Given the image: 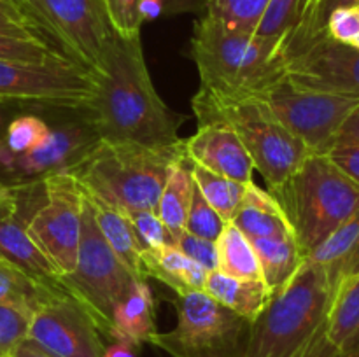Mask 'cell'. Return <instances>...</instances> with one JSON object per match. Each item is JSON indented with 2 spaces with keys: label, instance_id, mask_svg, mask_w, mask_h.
<instances>
[{
  "label": "cell",
  "instance_id": "d6a6232c",
  "mask_svg": "<svg viewBox=\"0 0 359 357\" xmlns=\"http://www.w3.org/2000/svg\"><path fill=\"white\" fill-rule=\"evenodd\" d=\"M305 0H270L255 34L283 41L297 27Z\"/></svg>",
  "mask_w": 359,
  "mask_h": 357
},
{
  "label": "cell",
  "instance_id": "2e32d148",
  "mask_svg": "<svg viewBox=\"0 0 359 357\" xmlns=\"http://www.w3.org/2000/svg\"><path fill=\"white\" fill-rule=\"evenodd\" d=\"M182 146L186 160L191 163L241 184L252 182L255 164L244 144L230 126L223 122L198 125V130L186 139Z\"/></svg>",
  "mask_w": 359,
  "mask_h": 357
},
{
  "label": "cell",
  "instance_id": "5b68a950",
  "mask_svg": "<svg viewBox=\"0 0 359 357\" xmlns=\"http://www.w3.org/2000/svg\"><path fill=\"white\" fill-rule=\"evenodd\" d=\"M269 192L283 209L304 258L359 210V186L326 154L312 153Z\"/></svg>",
  "mask_w": 359,
  "mask_h": 357
},
{
  "label": "cell",
  "instance_id": "7bdbcfd3",
  "mask_svg": "<svg viewBox=\"0 0 359 357\" xmlns=\"http://www.w3.org/2000/svg\"><path fill=\"white\" fill-rule=\"evenodd\" d=\"M337 144H359V105L344 121L333 146Z\"/></svg>",
  "mask_w": 359,
  "mask_h": 357
},
{
  "label": "cell",
  "instance_id": "3957f363",
  "mask_svg": "<svg viewBox=\"0 0 359 357\" xmlns=\"http://www.w3.org/2000/svg\"><path fill=\"white\" fill-rule=\"evenodd\" d=\"M184 140L154 149L133 142H98L76 161L69 174L88 195L123 210H154L170 167L184 158Z\"/></svg>",
  "mask_w": 359,
  "mask_h": 357
},
{
  "label": "cell",
  "instance_id": "4fadbf2b",
  "mask_svg": "<svg viewBox=\"0 0 359 357\" xmlns=\"http://www.w3.org/2000/svg\"><path fill=\"white\" fill-rule=\"evenodd\" d=\"M28 340L55 357H104L105 343L90 314L63 289L35 308Z\"/></svg>",
  "mask_w": 359,
  "mask_h": 357
},
{
  "label": "cell",
  "instance_id": "9c48e42d",
  "mask_svg": "<svg viewBox=\"0 0 359 357\" xmlns=\"http://www.w3.org/2000/svg\"><path fill=\"white\" fill-rule=\"evenodd\" d=\"M37 111L48 121V136L37 147L18 156L0 140V184L42 181L48 175L67 172L100 139L86 108L37 107Z\"/></svg>",
  "mask_w": 359,
  "mask_h": 357
},
{
  "label": "cell",
  "instance_id": "f546056e",
  "mask_svg": "<svg viewBox=\"0 0 359 357\" xmlns=\"http://www.w3.org/2000/svg\"><path fill=\"white\" fill-rule=\"evenodd\" d=\"M191 177L195 182L196 189L200 195L205 198V202L223 217L224 220H231V217L237 212L238 205H241L242 198H244L245 186L237 181L223 177L219 174L207 170V168L200 167V164L191 163Z\"/></svg>",
  "mask_w": 359,
  "mask_h": 357
},
{
  "label": "cell",
  "instance_id": "603a6c76",
  "mask_svg": "<svg viewBox=\"0 0 359 357\" xmlns=\"http://www.w3.org/2000/svg\"><path fill=\"white\" fill-rule=\"evenodd\" d=\"M203 293L248 321H255L273 296L263 280L238 279L214 270L207 273Z\"/></svg>",
  "mask_w": 359,
  "mask_h": 357
},
{
  "label": "cell",
  "instance_id": "cb8c5ba5",
  "mask_svg": "<svg viewBox=\"0 0 359 357\" xmlns=\"http://www.w3.org/2000/svg\"><path fill=\"white\" fill-rule=\"evenodd\" d=\"M312 261L325 266L333 290L346 276L359 270V210L344 223L332 237L323 241L312 254L307 255Z\"/></svg>",
  "mask_w": 359,
  "mask_h": 357
},
{
  "label": "cell",
  "instance_id": "30bf717a",
  "mask_svg": "<svg viewBox=\"0 0 359 357\" xmlns=\"http://www.w3.org/2000/svg\"><path fill=\"white\" fill-rule=\"evenodd\" d=\"M249 94L265 104L316 154H326L332 149L344 121L359 105V98L302 90L287 83L286 77Z\"/></svg>",
  "mask_w": 359,
  "mask_h": 357
},
{
  "label": "cell",
  "instance_id": "f1b7e54d",
  "mask_svg": "<svg viewBox=\"0 0 359 357\" xmlns=\"http://www.w3.org/2000/svg\"><path fill=\"white\" fill-rule=\"evenodd\" d=\"M58 289L62 287L56 280L42 282L25 273L13 262L0 259V303L16 304L35 312L42 301L48 300Z\"/></svg>",
  "mask_w": 359,
  "mask_h": 357
},
{
  "label": "cell",
  "instance_id": "8d00e7d4",
  "mask_svg": "<svg viewBox=\"0 0 359 357\" xmlns=\"http://www.w3.org/2000/svg\"><path fill=\"white\" fill-rule=\"evenodd\" d=\"M135 230L137 238L144 248H158L163 245H175L174 238L168 233L154 210H125Z\"/></svg>",
  "mask_w": 359,
  "mask_h": 357
},
{
  "label": "cell",
  "instance_id": "8992f818",
  "mask_svg": "<svg viewBox=\"0 0 359 357\" xmlns=\"http://www.w3.org/2000/svg\"><path fill=\"white\" fill-rule=\"evenodd\" d=\"M191 107L198 125L223 122L237 133L269 189L290 177L312 154L265 104L251 94L216 93L200 88Z\"/></svg>",
  "mask_w": 359,
  "mask_h": 357
},
{
  "label": "cell",
  "instance_id": "ab89813d",
  "mask_svg": "<svg viewBox=\"0 0 359 357\" xmlns=\"http://www.w3.org/2000/svg\"><path fill=\"white\" fill-rule=\"evenodd\" d=\"M175 245H177L191 261H195L196 265L202 266L207 273L217 270L216 241L195 237V234L191 233H184L177 241H175Z\"/></svg>",
  "mask_w": 359,
  "mask_h": 357
},
{
  "label": "cell",
  "instance_id": "60d3db41",
  "mask_svg": "<svg viewBox=\"0 0 359 357\" xmlns=\"http://www.w3.org/2000/svg\"><path fill=\"white\" fill-rule=\"evenodd\" d=\"M326 156L359 186V144H337L326 153Z\"/></svg>",
  "mask_w": 359,
  "mask_h": 357
},
{
  "label": "cell",
  "instance_id": "1f68e13d",
  "mask_svg": "<svg viewBox=\"0 0 359 357\" xmlns=\"http://www.w3.org/2000/svg\"><path fill=\"white\" fill-rule=\"evenodd\" d=\"M49 125L41 112H23L9 122L2 144L13 154H23L37 147L48 136Z\"/></svg>",
  "mask_w": 359,
  "mask_h": 357
},
{
  "label": "cell",
  "instance_id": "ffe728a7",
  "mask_svg": "<svg viewBox=\"0 0 359 357\" xmlns=\"http://www.w3.org/2000/svg\"><path fill=\"white\" fill-rule=\"evenodd\" d=\"M231 223L249 238H284L294 237L283 209L269 191L255 182L245 186L244 198Z\"/></svg>",
  "mask_w": 359,
  "mask_h": 357
},
{
  "label": "cell",
  "instance_id": "7a4b0ae2",
  "mask_svg": "<svg viewBox=\"0 0 359 357\" xmlns=\"http://www.w3.org/2000/svg\"><path fill=\"white\" fill-rule=\"evenodd\" d=\"M332 298L325 266L305 258L251 322L244 357H335L326 342Z\"/></svg>",
  "mask_w": 359,
  "mask_h": 357
},
{
  "label": "cell",
  "instance_id": "d4e9b609",
  "mask_svg": "<svg viewBox=\"0 0 359 357\" xmlns=\"http://www.w3.org/2000/svg\"><path fill=\"white\" fill-rule=\"evenodd\" d=\"M193 186L195 182L191 177V164L184 156L170 167L156 205L158 217L172 234L174 241H177L186 233V217L191 202Z\"/></svg>",
  "mask_w": 359,
  "mask_h": 357
},
{
  "label": "cell",
  "instance_id": "277c9868",
  "mask_svg": "<svg viewBox=\"0 0 359 357\" xmlns=\"http://www.w3.org/2000/svg\"><path fill=\"white\" fill-rule=\"evenodd\" d=\"M189 55L200 88L216 93L249 94L284 77L283 41L233 30L207 13L196 21Z\"/></svg>",
  "mask_w": 359,
  "mask_h": 357
},
{
  "label": "cell",
  "instance_id": "e0dca14e",
  "mask_svg": "<svg viewBox=\"0 0 359 357\" xmlns=\"http://www.w3.org/2000/svg\"><path fill=\"white\" fill-rule=\"evenodd\" d=\"M326 342L335 357H359V270L335 286L326 318Z\"/></svg>",
  "mask_w": 359,
  "mask_h": 357
},
{
  "label": "cell",
  "instance_id": "f6af8a7d",
  "mask_svg": "<svg viewBox=\"0 0 359 357\" xmlns=\"http://www.w3.org/2000/svg\"><path fill=\"white\" fill-rule=\"evenodd\" d=\"M11 357H55V356H51V354L46 352L44 349H41L37 343H34L32 340L27 338L16 346V350H14Z\"/></svg>",
  "mask_w": 359,
  "mask_h": 357
},
{
  "label": "cell",
  "instance_id": "83f0119b",
  "mask_svg": "<svg viewBox=\"0 0 359 357\" xmlns=\"http://www.w3.org/2000/svg\"><path fill=\"white\" fill-rule=\"evenodd\" d=\"M217 270L238 279L263 280L258 255L251 240L231 220L224 224L216 240Z\"/></svg>",
  "mask_w": 359,
  "mask_h": 357
},
{
  "label": "cell",
  "instance_id": "6da1fadb",
  "mask_svg": "<svg viewBox=\"0 0 359 357\" xmlns=\"http://www.w3.org/2000/svg\"><path fill=\"white\" fill-rule=\"evenodd\" d=\"M91 74L97 93L86 111L100 139L154 149L181 142V122L151 80L140 37L116 34Z\"/></svg>",
  "mask_w": 359,
  "mask_h": 357
},
{
  "label": "cell",
  "instance_id": "ee69618b",
  "mask_svg": "<svg viewBox=\"0 0 359 357\" xmlns=\"http://www.w3.org/2000/svg\"><path fill=\"white\" fill-rule=\"evenodd\" d=\"M25 107L28 105L20 104V102H14V100H7V98L0 97V140L4 139L6 135V130L9 126V122L13 121L16 115L23 114Z\"/></svg>",
  "mask_w": 359,
  "mask_h": 357
},
{
  "label": "cell",
  "instance_id": "484cf974",
  "mask_svg": "<svg viewBox=\"0 0 359 357\" xmlns=\"http://www.w3.org/2000/svg\"><path fill=\"white\" fill-rule=\"evenodd\" d=\"M0 34L42 42L69 58L58 35L30 0H0Z\"/></svg>",
  "mask_w": 359,
  "mask_h": 357
},
{
  "label": "cell",
  "instance_id": "e575fe53",
  "mask_svg": "<svg viewBox=\"0 0 359 357\" xmlns=\"http://www.w3.org/2000/svg\"><path fill=\"white\" fill-rule=\"evenodd\" d=\"M224 224H226V220L205 202L196 186H193L191 202H189L188 217H186V233L216 241L223 231Z\"/></svg>",
  "mask_w": 359,
  "mask_h": 357
},
{
  "label": "cell",
  "instance_id": "4dcf8cb0",
  "mask_svg": "<svg viewBox=\"0 0 359 357\" xmlns=\"http://www.w3.org/2000/svg\"><path fill=\"white\" fill-rule=\"evenodd\" d=\"M270 0H209L205 13L228 28L255 34Z\"/></svg>",
  "mask_w": 359,
  "mask_h": 357
},
{
  "label": "cell",
  "instance_id": "f907efd6",
  "mask_svg": "<svg viewBox=\"0 0 359 357\" xmlns=\"http://www.w3.org/2000/svg\"><path fill=\"white\" fill-rule=\"evenodd\" d=\"M358 10H359V6H358Z\"/></svg>",
  "mask_w": 359,
  "mask_h": 357
},
{
  "label": "cell",
  "instance_id": "7402d4cb",
  "mask_svg": "<svg viewBox=\"0 0 359 357\" xmlns=\"http://www.w3.org/2000/svg\"><path fill=\"white\" fill-rule=\"evenodd\" d=\"M0 259L13 262L42 282H55L58 279L55 266L28 234L27 220L16 214L0 217Z\"/></svg>",
  "mask_w": 359,
  "mask_h": 357
},
{
  "label": "cell",
  "instance_id": "5bb4252c",
  "mask_svg": "<svg viewBox=\"0 0 359 357\" xmlns=\"http://www.w3.org/2000/svg\"><path fill=\"white\" fill-rule=\"evenodd\" d=\"M70 59L93 69L116 31L104 0H34Z\"/></svg>",
  "mask_w": 359,
  "mask_h": 357
},
{
  "label": "cell",
  "instance_id": "44dd1931",
  "mask_svg": "<svg viewBox=\"0 0 359 357\" xmlns=\"http://www.w3.org/2000/svg\"><path fill=\"white\" fill-rule=\"evenodd\" d=\"M158 332L154 300L146 280L137 279L112 315L111 342H125L140 346Z\"/></svg>",
  "mask_w": 359,
  "mask_h": 357
},
{
  "label": "cell",
  "instance_id": "ba28073f",
  "mask_svg": "<svg viewBox=\"0 0 359 357\" xmlns=\"http://www.w3.org/2000/svg\"><path fill=\"white\" fill-rule=\"evenodd\" d=\"M174 329L149 340L172 357H244L251 321L217 303L203 290L174 300Z\"/></svg>",
  "mask_w": 359,
  "mask_h": 357
},
{
  "label": "cell",
  "instance_id": "52a82bcc",
  "mask_svg": "<svg viewBox=\"0 0 359 357\" xmlns=\"http://www.w3.org/2000/svg\"><path fill=\"white\" fill-rule=\"evenodd\" d=\"M135 276L112 252L97 226L91 206L83 196L81 241L76 270L56 279L67 294L90 314L102 336L111 340L112 315L119 301L130 293Z\"/></svg>",
  "mask_w": 359,
  "mask_h": 357
},
{
  "label": "cell",
  "instance_id": "7c38bea8",
  "mask_svg": "<svg viewBox=\"0 0 359 357\" xmlns=\"http://www.w3.org/2000/svg\"><path fill=\"white\" fill-rule=\"evenodd\" d=\"M46 200L27 223V231L58 276L76 270L83 219V191L65 172L42 178Z\"/></svg>",
  "mask_w": 359,
  "mask_h": 357
},
{
  "label": "cell",
  "instance_id": "d590c367",
  "mask_svg": "<svg viewBox=\"0 0 359 357\" xmlns=\"http://www.w3.org/2000/svg\"><path fill=\"white\" fill-rule=\"evenodd\" d=\"M0 59H14V62H60V59H70L60 55L58 51L51 49L42 42L30 41V38L11 37V35L0 34Z\"/></svg>",
  "mask_w": 359,
  "mask_h": 357
},
{
  "label": "cell",
  "instance_id": "d6986e66",
  "mask_svg": "<svg viewBox=\"0 0 359 357\" xmlns=\"http://www.w3.org/2000/svg\"><path fill=\"white\" fill-rule=\"evenodd\" d=\"M83 196L88 205L91 206L98 230H100L102 237L105 238L109 247L112 248V252L118 255L119 261L125 265V268L135 279L146 280L142 276V268H140V254H142L144 247L137 238L135 230H133L125 210L84 191Z\"/></svg>",
  "mask_w": 359,
  "mask_h": 357
},
{
  "label": "cell",
  "instance_id": "c3c4849f",
  "mask_svg": "<svg viewBox=\"0 0 359 357\" xmlns=\"http://www.w3.org/2000/svg\"><path fill=\"white\" fill-rule=\"evenodd\" d=\"M349 46H353V48H356L358 49V51H359V35H358V37L356 38H353V42H351V44Z\"/></svg>",
  "mask_w": 359,
  "mask_h": 357
},
{
  "label": "cell",
  "instance_id": "836d02e7",
  "mask_svg": "<svg viewBox=\"0 0 359 357\" xmlns=\"http://www.w3.org/2000/svg\"><path fill=\"white\" fill-rule=\"evenodd\" d=\"M34 312L16 304L0 303V357H11L16 346L28 338Z\"/></svg>",
  "mask_w": 359,
  "mask_h": 357
},
{
  "label": "cell",
  "instance_id": "4316f807",
  "mask_svg": "<svg viewBox=\"0 0 359 357\" xmlns=\"http://www.w3.org/2000/svg\"><path fill=\"white\" fill-rule=\"evenodd\" d=\"M251 244L258 255L263 282L272 293L286 286L305 259L294 237L252 238Z\"/></svg>",
  "mask_w": 359,
  "mask_h": 357
},
{
  "label": "cell",
  "instance_id": "8fae6325",
  "mask_svg": "<svg viewBox=\"0 0 359 357\" xmlns=\"http://www.w3.org/2000/svg\"><path fill=\"white\" fill-rule=\"evenodd\" d=\"M97 83L86 66L72 62L32 63L0 59V97L28 107L88 108Z\"/></svg>",
  "mask_w": 359,
  "mask_h": 357
},
{
  "label": "cell",
  "instance_id": "bcb514c9",
  "mask_svg": "<svg viewBox=\"0 0 359 357\" xmlns=\"http://www.w3.org/2000/svg\"><path fill=\"white\" fill-rule=\"evenodd\" d=\"M139 346L130 345L125 342H112V345L105 346L104 357H135Z\"/></svg>",
  "mask_w": 359,
  "mask_h": 357
},
{
  "label": "cell",
  "instance_id": "f35d334b",
  "mask_svg": "<svg viewBox=\"0 0 359 357\" xmlns=\"http://www.w3.org/2000/svg\"><path fill=\"white\" fill-rule=\"evenodd\" d=\"M326 35L342 44H351L359 35V10L358 7H340L326 20Z\"/></svg>",
  "mask_w": 359,
  "mask_h": 357
},
{
  "label": "cell",
  "instance_id": "7dc6e473",
  "mask_svg": "<svg viewBox=\"0 0 359 357\" xmlns=\"http://www.w3.org/2000/svg\"><path fill=\"white\" fill-rule=\"evenodd\" d=\"M13 214V198H11L9 186L0 184V217Z\"/></svg>",
  "mask_w": 359,
  "mask_h": 357
},
{
  "label": "cell",
  "instance_id": "681fc988",
  "mask_svg": "<svg viewBox=\"0 0 359 357\" xmlns=\"http://www.w3.org/2000/svg\"><path fill=\"white\" fill-rule=\"evenodd\" d=\"M30 2H32V4H34V6H35V2H34V0H30ZM35 7H37V6H35Z\"/></svg>",
  "mask_w": 359,
  "mask_h": 357
},
{
  "label": "cell",
  "instance_id": "9a60e30c",
  "mask_svg": "<svg viewBox=\"0 0 359 357\" xmlns=\"http://www.w3.org/2000/svg\"><path fill=\"white\" fill-rule=\"evenodd\" d=\"M284 77L302 90L359 98V51L325 35L284 62Z\"/></svg>",
  "mask_w": 359,
  "mask_h": 357
},
{
  "label": "cell",
  "instance_id": "ac0fdd59",
  "mask_svg": "<svg viewBox=\"0 0 359 357\" xmlns=\"http://www.w3.org/2000/svg\"><path fill=\"white\" fill-rule=\"evenodd\" d=\"M144 279H154L165 284L177 296L203 290L207 272L188 258L177 245L144 248L140 254Z\"/></svg>",
  "mask_w": 359,
  "mask_h": 357
},
{
  "label": "cell",
  "instance_id": "b9f144b4",
  "mask_svg": "<svg viewBox=\"0 0 359 357\" xmlns=\"http://www.w3.org/2000/svg\"><path fill=\"white\" fill-rule=\"evenodd\" d=\"M161 14L175 16L186 13H205L209 0H160Z\"/></svg>",
  "mask_w": 359,
  "mask_h": 357
},
{
  "label": "cell",
  "instance_id": "74e56055",
  "mask_svg": "<svg viewBox=\"0 0 359 357\" xmlns=\"http://www.w3.org/2000/svg\"><path fill=\"white\" fill-rule=\"evenodd\" d=\"M142 0H104L112 28L121 37H140L144 20L140 14Z\"/></svg>",
  "mask_w": 359,
  "mask_h": 357
}]
</instances>
